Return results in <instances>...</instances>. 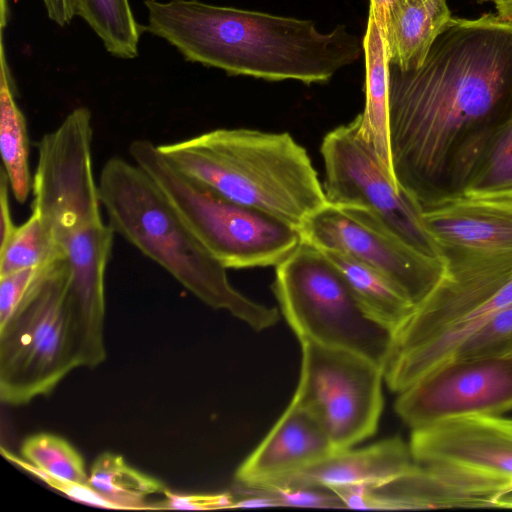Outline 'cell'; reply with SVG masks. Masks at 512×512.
Here are the masks:
<instances>
[{
	"mask_svg": "<svg viewBox=\"0 0 512 512\" xmlns=\"http://www.w3.org/2000/svg\"><path fill=\"white\" fill-rule=\"evenodd\" d=\"M512 119V24L451 18L423 63L389 64L392 171L424 209L464 196L485 150Z\"/></svg>",
	"mask_w": 512,
	"mask_h": 512,
	"instance_id": "cell-1",
	"label": "cell"
},
{
	"mask_svg": "<svg viewBox=\"0 0 512 512\" xmlns=\"http://www.w3.org/2000/svg\"><path fill=\"white\" fill-rule=\"evenodd\" d=\"M92 116L73 109L37 143L32 206L45 224L56 255L65 263L67 290L81 348L82 367L106 358L105 276L115 231L102 216L93 170Z\"/></svg>",
	"mask_w": 512,
	"mask_h": 512,
	"instance_id": "cell-2",
	"label": "cell"
},
{
	"mask_svg": "<svg viewBox=\"0 0 512 512\" xmlns=\"http://www.w3.org/2000/svg\"><path fill=\"white\" fill-rule=\"evenodd\" d=\"M146 31L192 63L270 81H328L356 61L363 40L338 25L319 32L314 22L207 4L144 0Z\"/></svg>",
	"mask_w": 512,
	"mask_h": 512,
	"instance_id": "cell-3",
	"label": "cell"
},
{
	"mask_svg": "<svg viewBox=\"0 0 512 512\" xmlns=\"http://www.w3.org/2000/svg\"><path fill=\"white\" fill-rule=\"evenodd\" d=\"M158 148L186 176L299 229L327 203L307 151L286 132L218 128Z\"/></svg>",
	"mask_w": 512,
	"mask_h": 512,
	"instance_id": "cell-4",
	"label": "cell"
},
{
	"mask_svg": "<svg viewBox=\"0 0 512 512\" xmlns=\"http://www.w3.org/2000/svg\"><path fill=\"white\" fill-rule=\"evenodd\" d=\"M98 186L115 233L200 301L229 312L256 331L278 322L277 309L249 299L231 285L227 269L201 244L140 166L111 157L101 168Z\"/></svg>",
	"mask_w": 512,
	"mask_h": 512,
	"instance_id": "cell-5",
	"label": "cell"
},
{
	"mask_svg": "<svg viewBox=\"0 0 512 512\" xmlns=\"http://www.w3.org/2000/svg\"><path fill=\"white\" fill-rule=\"evenodd\" d=\"M128 152L201 244L226 269L275 267L302 241L299 228L226 198L181 173L150 140L132 141Z\"/></svg>",
	"mask_w": 512,
	"mask_h": 512,
	"instance_id": "cell-6",
	"label": "cell"
},
{
	"mask_svg": "<svg viewBox=\"0 0 512 512\" xmlns=\"http://www.w3.org/2000/svg\"><path fill=\"white\" fill-rule=\"evenodd\" d=\"M68 273L56 261L0 326V400L20 406L47 396L82 367L78 328L70 307Z\"/></svg>",
	"mask_w": 512,
	"mask_h": 512,
	"instance_id": "cell-7",
	"label": "cell"
},
{
	"mask_svg": "<svg viewBox=\"0 0 512 512\" xmlns=\"http://www.w3.org/2000/svg\"><path fill=\"white\" fill-rule=\"evenodd\" d=\"M272 290L299 341L347 350L382 366L392 334L368 317L326 255L302 239L275 266Z\"/></svg>",
	"mask_w": 512,
	"mask_h": 512,
	"instance_id": "cell-8",
	"label": "cell"
},
{
	"mask_svg": "<svg viewBox=\"0 0 512 512\" xmlns=\"http://www.w3.org/2000/svg\"><path fill=\"white\" fill-rule=\"evenodd\" d=\"M415 462L458 507L512 506V419L476 415L412 429Z\"/></svg>",
	"mask_w": 512,
	"mask_h": 512,
	"instance_id": "cell-9",
	"label": "cell"
},
{
	"mask_svg": "<svg viewBox=\"0 0 512 512\" xmlns=\"http://www.w3.org/2000/svg\"><path fill=\"white\" fill-rule=\"evenodd\" d=\"M300 343L301 372L292 400L315 416L335 452L374 435L383 409V367L347 350Z\"/></svg>",
	"mask_w": 512,
	"mask_h": 512,
	"instance_id": "cell-10",
	"label": "cell"
},
{
	"mask_svg": "<svg viewBox=\"0 0 512 512\" xmlns=\"http://www.w3.org/2000/svg\"><path fill=\"white\" fill-rule=\"evenodd\" d=\"M320 152L328 203L372 212L411 247L441 260L426 226L424 209L398 186L375 153L361 140L354 120L328 132Z\"/></svg>",
	"mask_w": 512,
	"mask_h": 512,
	"instance_id": "cell-11",
	"label": "cell"
},
{
	"mask_svg": "<svg viewBox=\"0 0 512 512\" xmlns=\"http://www.w3.org/2000/svg\"><path fill=\"white\" fill-rule=\"evenodd\" d=\"M302 239L377 270L416 305L441 281V260L417 251L372 212L326 203L300 227Z\"/></svg>",
	"mask_w": 512,
	"mask_h": 512,
	"instance_id": "cell-12",
	"label": "cell"
},
{
	"mask_svg": "<svg viewBox=\"0 0 512 512\" xmlns=\"http://www.w3.org/2000/svg\"><path fill=\"white\" fill-rule=\"evenodd\" d=\"M512 410V353L451 359L398 393L397 415L411 429Z\"/></svg>",
	"mask_w": 512,
	"mask_h": 512,
	"instance_id": "cell-13",
	"label": "cell"
},
{
	"mask_svg": "<svg viewBox=\"0 0 512 512\" xmlns=\"http://www.w3.org/2000/svg\"><path fill=\"white\" fill-rule=\"evenodd\" d=\"M423 215L444 264V279L512 271V199L463 196Z\"/></svg>",
	"mask_w": 512,
	"mask_h": 512,
	"instance_id": "cell-14",
	"label": "cell"
},
{
	"mask_svg": "<svg viewBox=\"0 0 512 512\" xmlns=\"http://www.w3.org/2000/svg\"><path fill=\"white\" fill-rule=\"evenodd\" d=\"M325 430L291 400L285 412L235 473V484L270 485L334 453Z\"/></svg>",
	"mask_w": 512,
	"mask_h": 512,
	"instance_id": "cell-15",
	"label": "cell"
},
{
	"mask_svg": "<svg viewBox=\"0 0 512 512\" xmlns=\"http://www.w3.org/2000/svg\"><path fill=\"white\" fill-rule=\"evenodd\" d=\"M417 466L409 443L395 436L364 448L334 452L270 485L327 489L365 485L374 488L409 474Z\"/></svg>",
	"mask_w": 512,
	"mask_h": 512,
	"instance_id": "cell-16",
	"label": "cell"
},
{
	"mask_svg": "<svg viewBox=\"0 0 512 512\" xmlns=\"http://www.w3.org/2000/svg\"><path fill=\"white\" fill-rule=\"evenodd\" d=\"M451 18L447 0L394 2L383 24L389 64L402 70L419 67Z\"/></svg>",
	"mask_w": 512,
	"mask_h": 512,
	"instance_id": "cell-17",
	"label": "cell"
},
{
	"mask_svg": "<svg viewBox=\"0 0 512 512\" xmlns=\"http://www.w3.org/2000/svg\"><path fill=\"white\" fill-rule=\"evenodd\" d=\"M363 51L366 66L365 104L363 112L354 118V122L358 136L395 180L388 130L389 60L383 28L371 13L363 38Z\"/></svg>",
	"mask_w": 512,
	"mask_h": 512,
	"instance_id": "cell-18",
	"label": "cell"
},
{
	"mask_svg": "<svg viewBox=\"0 0 512 512\" xmlns=\"http://www.w3.org/2000/svg\"><path fill=\"white\" fill-rule=\"evenodd\" d=\"M321 251L342 275L363 312L392 335L412 314L415 304L383 274L343 253Z\"/></svg>",
	"mask_w": 512,
	"mask_h": 512,
	"instance_id": "cell-19",
	"label": "cell"
},
{
	"mask_svg": "<svg viewBox=\"0 0 512 512\" xmlns=\"http://www.w3.org/2000/svg\"><path fill=\"white\" fill-rule=\"evenodd\" d=\"M1 34L0 80V151L11 193L25 203L32 192L33 175L29 165L27 123L16 101V90L7 64L4 38Z\"/></svg>",
	"mask_w": 512,
	"mask_h": 512,
	"instance_id": "cell-20",
	"label": "cell"
},
{
	"mask_svg": "<svg viewBox=\"0 0 512 512\" xmlns=\"http://www.w3.org/2000/svg\"><path fill=\"white\" fill-rule=\"evenodd\" d=\"M88 483L112 509L151 510L157 509L149 498L164 494V484L128 465L122 456L104 452L93 462Z\"/></svg>",
	"mask_w": 512,
	"mask_h": 512,
	"instance_id": "cell-21",
	"label": "cell"
},
{
	"mask_svg": "<svg viewBox=\"0 0 512 512\" xmlns=\"http://www.w3.org/2000/svg\"><path fill=\"white\" fill-rule=\"evenodd\" d=\"M76 14L109 54L120 59L138 56L140 36L146 28L137 22L129 0H77Z\"/></svg>",
	"mask_w": 512,
	"mask_h": 512,
	"instance_id": "cell-22",
	"label": "cell"
},
{
	"mask_svg": "<svg viewBox=\"0 0 512 512\" xmlns=\"http://www.w3.org/2000/svg\"><path fill=\"white\" fill-rule=\"evenodd\" d=\"M21 464L27 471L78 484H89V472L79 452L64 438L37 433L26 438L21 446Z\"/></svg>",
	"mask_w": 512,
	"mask_h": 512,
	"instance_id": "cell-23",
	"label": "cell"
},
{
	"mask_svg": "<svg viewBox=\"0 0 512 512\" xmlns=\"http://www.w3.org/2000/svg\"><path fill=\"white\" fill-rule=\"evenodd\" d=\"M476 199H512V119L489 144L464 192Z\"/></svg>",
	"mask_w": 512,
	"mask_h": 512,
	"instance_id": "cell-24",
	"label": "cell"
},
{
	"mask_svg": "<svg viewBox=\"0 0 512 512\" xmlns=\"http://www.w3.org/2000/svg\"><path fill=\"white\" fill-rule=\"evenodd\" d=\"M59 260L48 230L33 211L0 245V276ZM61 261V260H60Z\"/></svg>",
	"mask_w": 512,
	"mask_h": 512,
	"instance_id": "cell-25",
	"label": "cell"
},
{
	"mask_svg": "<svg viewBox=\"0 0 512 512\" xmlns=\"http://www.w3.org/2000/svg\"><path fill=\"white\" fill-rule=\"evenodd\" d=\"M509 353H512V303L492 315L448 360Z\"/></svg>",
	"mask_w": 512,
	"mask_h": 512,
	"instance_id": "cell-26",
	"label": "cell"
},
{
	"mask_svg": "<svg viewBox=\"0 0 512 512\" xmlns=\"http://www.w3.org/2000/svg\"><path fill=\"white\" fill-rule=\"evenodd\" d=\"M234 491L244 490L273 498L278 506L309 508H345L341 499L330 489L297 486H250L234 483Z\"/></svg>",
	"mask_w": 512,
	"mask_h": 512,
	"instance_id": "cell-27",
	"label": "cell"
},
{
	"mask_svg": "<svg viewBox=\"0 0 512 512\" xmlns=\"http://www.w3.org/2000/svg\"><path fill=\"white\" fill-rule=\"evenodd\" d=\"M56 261L0 276V326L8 321Z\"/></svg>",
	"mask_w": 512,
	"mask_h": 512,
	"instance_id": "cell-28",
	"label": "cell"
},
{
	"mask_svg": "<svg viewBox=\"0 0 512 512\" xmlns=\"http://www.w3.org/2000/svg\"><path fill=\"white\" fill-rule=\"evenodd\" d=\"M236 500L234 493L216 494H179L168 490L163 500L158 503L159 509L169 510H215L232 508Z\"/></svg>",
	"mask_w": 512,
	"mask_h": 512,
	"instance_id": "cell-29",
	"label": "cell"
},
{
	"mask_svg": "<svg viewBox=\"0 0 512 512\" xmlns=\"http://www.w3.org/2000/svg\"><path fill=\"white\" fill-rule=\"evenodd\" d=\"M32 474L73 500L92 506L112 508V506L93 490L89 484L62 481L39 472H33Z\"/></svg>",
	"mask_w": 512,
	"mask_h": 512,
	"instance_id": "cell-30",
	"label": "cell"
},
{
	"mask_svg": "<svg viewBox=\"0 0 512 512\" xmlns=\"http://www.w3.org/2000/svg\"><path fill=\"white\" fill-rule=\"evenodd\" d=\"M11 192L7 175L1 168L0 171V245L4 244L15 231L10 207L9 193Z\"/></svg>",
	"mask_w": 512,
	"mask_h": 512,
	"instance_id": "cell-31",
	"label": "cell"
},
{
	"mask_svg": "<svg viewBox=\"0 0 512 512\" xmlns=\"http://www.w3.org/2000/svg\"><path fill=\"white\" fill-rule=\"evenodd\" d=\"M48 18L60 27L71 23L76 15L77 0H42Z\"/></svg>",
	"mask_w": 512,
	"mask_h": 512,
	"instance_id": "cell-32",
	"label": "cell"
},
{
	"mask_svg": "<svg viewBox=\"0 0 512 512\" xmlns=\"http://www.w3.org/2000/svg\"><path fill=\"white\" fill-rule=\"evenodd\" d=\"M396 1L397 0H370L369 13L375 17L382 28L389 8Z\"/></svg>",
	"mask_w": 512,
	"mask_h": 512,
	"instance_id": "cell-33",
	"label": "cell"
},
{
	"mask_svg": "<svg viewBox=\"0 0 512 512\" xmlns=\"http://www.w3.org/2000/svg\"><path fill=\"white\" fill-rule=\"evenodd\" d=\"M496 14L504 21L512 24V0H491Z\"/></svg>",
	"mask_w": 512,
	"mask_h": 512,
	"instance_id": "cell-34",
	"label": "cell"
},
{
	"mask_svg": "<svg viewBox=\"0 0 512 512\" xmlns=\"http://www.w3.org/2000/svg\"><path fill=\"white\" fill-rule=\"evenodd\" d=\"M9 18V5L8 0H1V19H0V29L4 30L8 23Z\"/></svg>",
	"mask_w": 512,
	"mask_h": 512,
	"instance_id": "cell-35",
	"label": "cell"
},
{
	"mask_svg": "<svg viewBox=\"0 0 512 512\" xmlns=\"http://www.w3.org/2000/svg\"><path fill=\"white\" fill-rule=\"evenodd\" d=\"M483 1H491V0H483Z\"/></svg>",
	"mask_w": 512,
	"mask_h": 512,
	"instance_id": "cell-36",
	"label": "cell"
}]
</instances>
